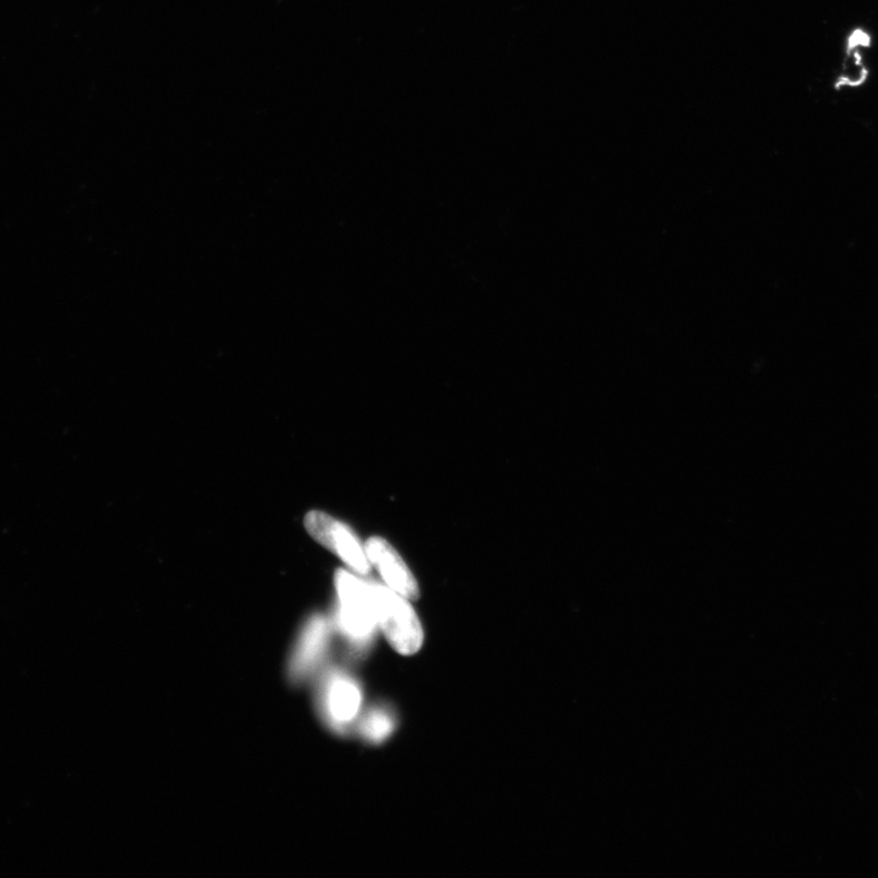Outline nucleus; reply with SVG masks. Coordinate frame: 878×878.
Here are the masks:
<instances>
[{
  "label": "nucleus",
  "mask_w": 878,
  "mask_h": 878,
  "mask_svg": "<svg viewBox=\"0 0 878 878\" xmlns=\"http://www.w3.org/2000/svg\"><path fill=\"white\" fill-rule=\"evenodd\" d=\"M334 585L343 635L354 645L368 644L378 625L371 586L342 569L335 572Z\"/></svg>",
  "instance_id": "1"
},
{
  "label": "nucleus",
  "mask_w": 878,
  "mask_h": 878,
  "mask_svg": "<svg viewBox=\"0 0 878 878\" xmlns=\"http://www.w3.org/2000/svg\"><path fill=\"white\" fill-rule=\"evenodd\" d=\"M378 625L400 654H416L423 642V631L407 598L390 587L371 585Z\"/></svg>",
  "instance_id": "2"
},
{
  "label": "nucleus",
  "mask_w": 878,
  "mask_h": 878,
  "mask_svg": "<svg viewBox=\"0 0 878 878\" xmlns=\"http://www.w3.org/2000/svg\"><path fill=\"white\" fill-rule=\"evenodd\" d=\"M304 525L315 540L338 556L345 565L359 575L369 574L371 564L365 547L342 521L327 512L310 511L304 519Z\"/></svg>",
  "instance_id": "3"
},
{
  "label": "nucleus",
  "mask_w": 878,
  "mask_h": 878,
  "mask_svg": "<svg viewBox=\"0 0 878 878\" xmlns=\"http://www.w3.org/2000/svg\"><path fill=\"white\" fill-rule=\"evenodd\" d=\"M330 645V626L321 615L311 616L302 628L289 661V677L293 684H302L317 670Z\"/></svg>",
  "instance_id": "4"
},
{
  "label": "nucleus",
  "mask_w": 878,
  "mask_h": 878,
  "mask_svg": "<svg viewBox=\"0 0 878 878\" xmlns=\"http://www.w3.org/2000/svg\"><path fill=\"white\" fill-rule=\"evenodd\" d=\"M321 712L327 722L335 729L343 731L359 714L361 690L355 680L333 671L323 679L320 689Z\"/></svg>",
  "instance_id": "5"
},
{
  "label": "nucleus",
  "mask_w": 878,
  "mask_h": 878,
  "mask_svg": "<svg viewBox=\"0 0 878 878\" xmlns=\"http://www.w3.org/2000/svg\"><path fill=\"white\" fill-rule=\"evenodd\" d=\"M370 564L377 567L387 586L408 600L420 597L419 586L412 572L397 550L386 539L371 537L365 545Z\"/></svg>",
  "instance_id": "6"
},
{
  "label": "nucleus",
  "mask_w": 878,
  "mask_h": 878,
  "mask_svg": "<svg viewBox=\"0 0 878 878\" xmlns=\"http://www.w3.org/2000/svg\"><path fill=\"white\" fill-rule=\"evenodd\" d=\"M396 720L390 710L378 708L364 717L361 723V734L368 741L373 743L383 742L393 733Z\"/></svg>",
  "instance_id": "7"
},
{
  "label": "nucleus",
  "mask_w": 878,
  "mask_h": 878,
  "mask_svg": "<svg viewBox=\"0 0 878 878\" xmlns=\"http://www.w3.org/2000/svg\"><path fill=\"white\" fill-rule=\"evenodd\" d=\"M871 46V37L865 33L864 29H855L848 38V51H853L856 48H869Z\"/></svg>",
  "instance_id": "8"
}]
</instances>
